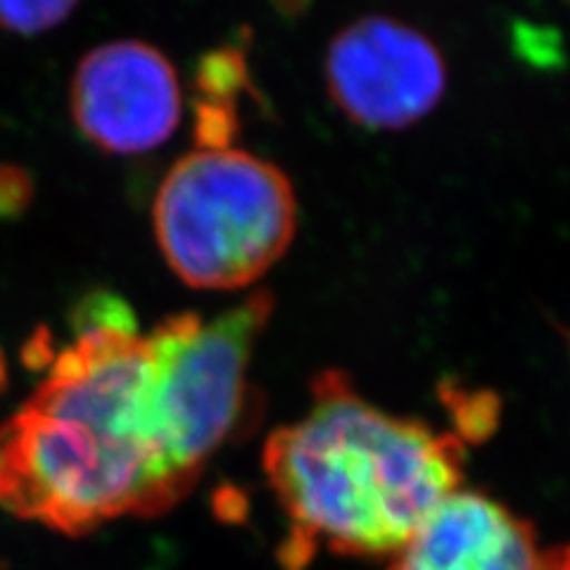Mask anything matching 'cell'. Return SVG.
<instances>
[{
  "instance_id": "1",
  "label": "cell",
  "mask_w": 570,
  "mask_h": 570,
  "mask_svg": "<svg viewBox=\"0 0 570 570\" xmlns=\"http://www.w3.org/2000/svg\"><path fill=\"white\" fill-rule=\"evenodd\" d=\"M264 471L291 521L283 568L318 547L395 557L463 478V442L364 400L341 371L316 379L309 412L266 438Z\"/></svg>"
},
{
  "instance_id": "2",
  "label": "cell",
  "mask_w": 570,
  "mask_h": 570,
  "mask_svg": "<svg viewBox=\"0 0 570 570\" xmlns=\"http://www.w3.org/2000/svg\"><path fill=\"white\" fill-rule=\"evenodd\" d=\"M181 494L155 440L153 376L134 352L50 373L0 425V507L65 534L157 515Z\"/></svg>"
},
{
  "instance_id": "3",
  "label": "cell",
  "mask_w": 570,
  "mask_h": 570,
  "mask_svg": "<svg viewBox=\"0 0 570 570\" xmlns=\"http://www.w3.org/2000/svg\"><path fill=\"white\" fill-rule=\"evenodd\" d=\"M155 236L190 288L234 291L259 281L297 228L293 186L274 163L228 146L195 148L155 198Z\"/></svg>"
},
{
  "instance_id": "4",
  "label": "cell",
  "mask_w": 570,
  "mask_h": 570,
  "mask_svg": "<svg viewBox=\"0 0 570 570\" xmlns=\"http://www.w3.org/2000/svg\"><path fill=\"white\" fill-rule=\"evenodd\" d=\"M272 309V295L259 291L209 321L193 312L174 314L148 335L159 454L184 494L198 483L207 459L247 421V366Z\"/></svg>"
},
{
  "instance_id": "5",
  "label": "cell",
  "mask_w": 570,
  "mask_h": 570,
  "mask_svg": "<svg viewBox=\"0 0 570 570\" xmlns=\"http://www.w3.org/2000/svg\"><path fill=\"white\" fill-rule=\"evenodd\" d=\"M326 88L341 112L366 129L397 131L435 110L448 88L440 48L412 24L360 17L333 36Z\"/></svg>"
},
{
  "instance_id": "6",
  "label": "cell",
  "mask_w": 570,
  "mask_h": 570,
  "mask_svg": "<svg viewBox=\"0 0 570 570\" xmlns=\"http://www.w3.org/2000/svg\"><path fill=\"white\" fill-rule=\"evenodd\" d=\"M71 115L105 153H146L181 119V88L163 50L146 41H112L81 60L71 81Z\"/></svg>"
},
{
  "instance_id": "7",
  "label": "cell",
  "mask_w": 570,
  "mask_h": 570,
  "mask_svg": "<svg viewBox=\"0 0 570 570\" xmlns=\"http://www.w3.org/2000/svg\"><path fill=\"white\" fill-rule=\"evenodd\" d=\"M387 570H570V547L542 544L534 528L507 507L456 490Z\"/></svg>"
},
{
  "instance_id": "8",
  "label": "cell",
  "mask_w": 570,
  "mask_h": 570,
  "mask_svg": "<svg viewBox=\"0 0 570 570\" xmlns=\"http://www.w3.org/2000/svg\"><path fill=\"white\" fill-rule=\"evenodd\" d=\"M69 321L77 335L88 331H102V328L138 333L136 314L131 305L110 291L88 293L75 307V312H71Z\"/></svg>"
},
{
  "instance_id": "9",
  "label": "cell",
  "mask_w": 570,
  "mask_h": 570,
  "mask_svg": "<svg viewBox=\"0 0 570 570\" xmlns=\"http://www.w3.org/2000/svg\"><path fill=\"white\" fill-rule=\"evenodd\" d=\"M77 3L50 0V3H0V29L12 33H41L62 24Z\"/></svg>"
},
{
  "instance_id": "10",
  "label": "cell",
  "mask_w": 570,
  "mask_h": 570,
  "mask_svg": "<svg viewBox=\"0 0 570 570\" xmlns=\"http://www.w3.org/2000/svg\"><path fill=\"white\" fill-rule=\"evenodd\" d=\"M33 200V178L12 163L0 165V219H20Z\"/></svg>"
},
{
  "instance_id": "11",
  "label": "cell",
  "mask_w": 570,
  "mask_h": 570,
  "mask_svg": "<svg viewBox=\"0 0 570 570\" xmlns=\"http://www.w3.org/2000/svg\"><path fill=\"white\" fill-rule=\"evenodd\" d=\"M56 350H52V337L46 326H39L33 331V335L24 343L22 347V362L31 371H41L50 368L52 362H56Z\"/></svg>"
},
{
  "instance_id": "12",
  "label": "cell",
  "mask_w": 570,
  "mask_h": 570,
  "mask_svg": "<svg viewBox=\"0 0 570 570\" xmlns=\"http://www.w3.org/2000/svg\"><path fill=\"white\" fill-rule=\"evenodd\" d=\"M8 387V362H6V354L0 352V392H6Z\"/></svg>"
}]
</instances>
